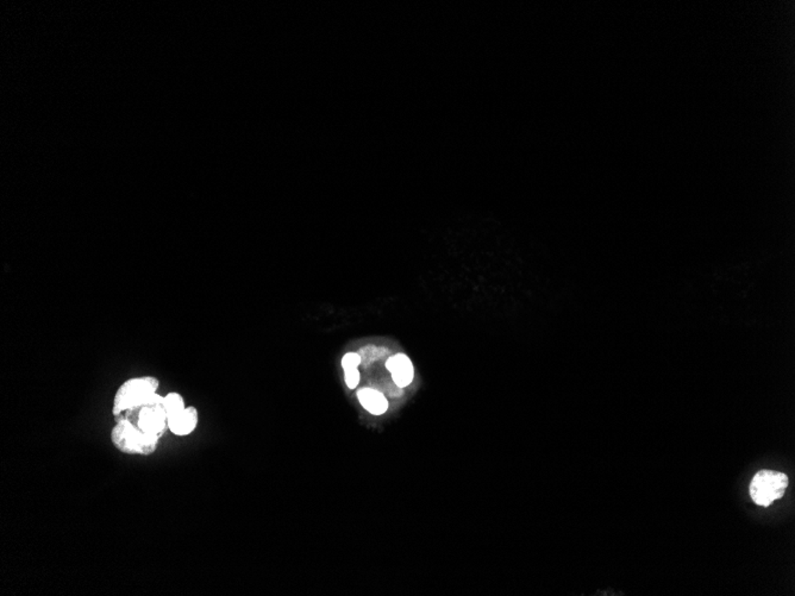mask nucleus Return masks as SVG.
<instances>
[{
  "mask_svg": "<svg viewBox=\"0 0 795 596\" xmlns=\"http://www.w3.org/2000/svg\"><path fill=\"white\" fill-rule=\"evenodd\" d=\"M345 378L347 386H348L350 390H354V388H356V386L359 385V378H361L359 369H357V368L347 369V371H345Z\"/></svg>",
  "mask_w": 795,
  "mask_h": 596,
  "instance_id": "obj_11",
  "label": "nucleus"
},
{
  "mask_svg": "<svg viewBox=\"0 0 795 596\" xmlns=\"http://www.w3.org/2000/svg\"><path fill=\"white\" fill-rule=\"evenodd\" d=\"M164 405H165L166 413L168 421L171 418L175 417L176 414L183 412L186 407H185V402L183 397L179 393H169L164 397Z\"/></svg>",
  "mask_w": 795,
  "mask_h": 596,
  "instance_id": "obj_8",
  "label": "nucleus"
},
{
  "mask_svg": "<svg viewBox=\"0 0 795 596\" xmlns=\"http://www.w3.org/2000/svg\"><path fill=\"white\" fill-rule=\"evenodd\" d=\"M383 350H385V349H378L375 348V347H368V348L362 349V350L359 352V357H361V361H364V362H371V361H374V359H378V357H381V354H380V352H383Z\"/></svg>",
  "mask_w": 795,
  "mask_h": 596,
  "instance_id": "obj_9",
  "label": "nucleus"
},
{
  "mask_svg": "<svg viewBox=\"0 0 795 596\" xmlns=\"http://www.w3.org/2000/svg\"><path fill=\"white\" fill-rule=\"evenodd\" d=\"M386 367L392 374L393 381L398 387H407L412 383L413 371L412 362L405 354H397L390 356L387 359Z\"/></svg>",
  "mask_w": 795,
  "mask_h": 596,
  "instance_id": "obj_5",
  "label": "nucleus"
},
{
  "mask_svg": "<svg viewBox=\"0 0 795 596\" xmlns=\"http://www.w3.org/2000/svg\"><path fill=\"white\" fill-rule=\"evenodd\" d=\"M169 430L176 436H187L198 425V411L195 407L186 409L168 421Z\"/></svg>",
  "mask_w": 795,
  "mask_h": 596,
  "instance_id": "obj_6",
  "label": "nucleus"
},
{
  "mask_svg": "<svg viewBox=\"0 0 795 596\" xmlns=\"http://www.w3.org/2000/svg\"><path fill=\"white\" fill-rule=\"evenodd\" d=\"M123 419L130 421L131 424L144 433L154 435L159 438L164 436L165 432L169 430L168 417L164 405V397L161 395L153 402L131 407L126 409L121 416L115 417L116 423Z\"/></svg>",
  "mask_w": 795,
  "mask_h": 596,
  "instance_id": "obj_1",
  "label": "nucleus"
},
{
  "mask_svg": "<svg viewBox=\"0 0 795 596\" xmlns=\"http://www.w3.org/2000/svg\"><path fill=\"white\" fill-rule=\"evenodd\" d=\"M361 362H362V361H361V357H359V354H356V352H349L347 355L343 356V359H342V367H343L345 371L352 369V368H359Z\"/></svg>",
  "mask_w": 795,
  "mask_h": 596,
  "instance_id": "obj_10",
  "label": "nucleus"
},
{
  "mask_svg": "<svg viewBox=\"0 0 795 596\" xmlns=\"http://www.w3.org/2000/svg\"><path fill=\"white\" fill-rule=\"evenodd\" d=\"M359 404L374 416H381L388 409V402L383 393L371 388H364L357 393Z\"/></svg>",
  "mask_w": 795,
  "mask_h": 596,
  "instance_id": "obj_7",
  "label": "nucleus"
},
{
  "mask_svg": "<svg viewBox=\"0 0 795 596\" xmlns=\"http://www.w3.org/2000/svg\"><path fill=\"white\" fill-rule=\"evenodd\" d=\"M112 444L123 454L149 456L156 450L160 438L144 433L140 428L123 419L116 423L111 431Z\"/></svg>",
  "mask_w": 795,
  "mask_h": 596,
  "instance_id": "obj_3",
  "label": "nucleus"
},
{
  "mask_svg": "<svg viewBox=\"0 0 795 596\" xmlns=\"http://www.w3.org/2000/svg\"><path fill=\"white\" fill-rule=\"evenodd\" d=\"M159 385L160 381L155 376H142L125 381L116 392L112 409L113 416L117 417L126 409L155 400L159 397L156 393Z\"/></svg>",
  "mask_w": 795,
  "mask_h": 596,
  "instance_id": "obj_2",
  "label": "nucleus"
},
{
  "mask_svg": "<svg viewBox=\"0 0 795 596\" xmlns=\"http://www.w3.org/2000/svg\"><path fill=\"white\" fill-rule=\"evenodd\" d=\"M788 476L775 471H760L750 483V497L753 502L763 507L784 497L787 490Z\"/></svg>",
  "mask_w": 795,
  "mask_h": 596,
  "instance_id": "obj_4",
  "label": "nucleus"
}]
</instances>
